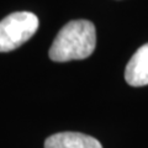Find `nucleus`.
<instances>
[{"label":"nucleus","instance_id":"nucleus-2","mask_svg":"<svg viewBox=\"0 0 148 148\" xmlns=\"http://www.w3.org/2000/svg\"><path fill=\"white\" fill-rule=\"evenodd\" d=\"M38 29V18L29 11L12 12L0 21V52H10L27 42Z\"/></svg>","mask_w":148,"mask_h":148},{"label":"nucleus","instance_id":"nucleus-1","mask_svg":"<svg viewBox=\"0 0 148 148\" xmlns=\"http://www.w3.org/2000/svg\"><path fill=\"white\" fill-rule=\"evenodd\" d=\"M96 46V31L91 21L73 20L62 27L49 48L54 62H68L88 58Z\"/></svg>","mask_w":148,"mask_h":148},{"label":"nucleus","instance_id":"nucleus-4","mask_svg":"<svg viewBox=\"0 0 148 148\" xmlns=\"http://www.w3.org/2000/svg\"><path fill=\"white\" fill-rule=\"evenodd\" d=\"M45 148H103L96 138L79 132H59L45 141Z\"/></svg>","mask_w":148,"mask_h":148},{"label":"nucleus","instance_id":"nucleus-3","mask_svg":"<svg viewBox=\"0 0 148 148\" xmlns=\"http://www.w3.org/2000/svg\"><path fill=\"white\" fill-rule=\"evenodd\" d=\"M125 79L131 86L148 85V43L141 46L127 63Z\"/></svg>","mask_w":148,"mask_h":148}]
</instances>
